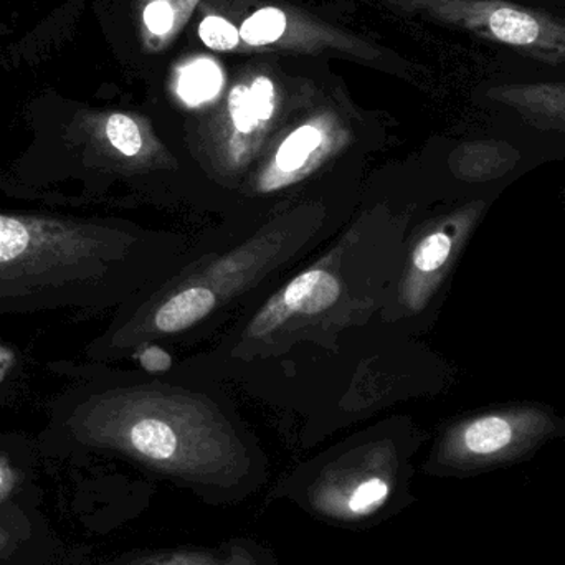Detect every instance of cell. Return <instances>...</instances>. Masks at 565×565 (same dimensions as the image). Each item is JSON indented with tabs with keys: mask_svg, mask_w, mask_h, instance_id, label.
Returning a JSON list of instances; mask_svg holds the SVG:
<instances>
[{
	"mask_svg": "<svg viewBox=\"0 0 565 565\" xmlns=\"http://www.w3.org/2000/svg\"><path fill=\"white\" fill-rule=\"evenodd\" d=\"M93 247L92 228L75 218L0 214V318L78 306Z\"/></svg>",
	"mask_w": 565,
	"mask_h": 565,
	"instance_id": "1",
	"label": "cell"
},
{
	"mask_svg": "<svg viewBox=\"0 0 565 565\" xmlns=\"http://www.w3.org/2000/svg\"><path fill=\"white\" fill-rule=\"evenodd\" d=\"M565 437V417L534 404L508 405L475 415L454 428L431 461L435 477H478L530 460Z\"/></svg>",
	"mask_w": 565,
	"mask_h": 565,
	"instance_id": "2",
	"label": "cell"
},
{
	"mask_svg": "<svg viewBox=\"0 0 565 565\" xmlns=\"http://www.w3.org/2000/svg\"><path fill=\"white\" fill-rule=\"evenodd\" d=\"M142 565H278L277 557L254 540H232L209 547H182Z\"/></svg>",
	"mask_w": 565,
	"mask_h": 565,
	"instance_id": "3",
	"label": "cell"
},
{
	"mask_svg": "<svg viewBox=\"0 0 565 565\" xmlns=\"http://www.w3.org/2000/svg\"><path fill=\"white\" fill-rule=\"evenodd\" d=\"M215 302L217 301L211 289L202 286L185 289L159 309L156 326L162 332H178L191 328L214 309Z\"/></svg>",
	"mask_w": 565,
	"mask_h": 565,
	"instance_id": "4",
	"label": "cell"
},
{
	"mask_svg": "<svg viewBox=\"0 0 565 565\" xmlns=\"http://www.w3.org/2000/svg\"><path fill=\"white\" fill-rule=\"evenodd\" d=\"M285 305L301 312H321L334 305L339 296V285L334 277L322 270L302 274L289 282L285 291Z\"/></svg>",
	"mask_w": 565,
	"mask_h": 565,
	"instance_id": "5",
	"label": "cell"
},
{
	"mask_svg": "<svg viewBox=\"0 0 565 565\" xmlns=\"http://www.w3.org/2000/svg\"><path fill=\"white\" fill-rule=\"evenodd\" d=\"M491 33L501 42L510 45H530L541 36V25L530 13L511 7L494 9L488 17Z\"/></svg>",
	"mask_w": 565,
	"mask_h": 565,
	"instance_id": "6",
	"label": "cell"
},
{
	"mask_svg": "<svg viewBox=\"0 0 565 565\" xmlns=\"http://www.w3.org/2000/svg\"><path fill=\"white\" fill-rule=\"evenodd\" d=\"M222 86V73L215 63L209 60L185 66L179 79V95L192 105L207 102L217 95Z\"/></svg>",
	"mask_w": 565,
	"mask_h": 565,
	"instance_id": "7",
	"label": "cell"
},
{
	"mask_svg": "<svg viewBox=\"0 0 565 565\" xmlns=\"http://www.w3.org/2000/svg\"><path fill=\"white\" fill-rule=\"evenodd\" d=\"M321 145V132L312 126H302L292 132L280 148L277 154L278 168L282 171H296L305 164L312 151Z\"/></svg>",
	"mask_w": 565,
	"mask_h": 565,
	"instance_id": "8",
	"label": "cell"
},
{
	"mask_svg": "<svg viewBox=\"0 0 565 565\" xmlns=\"http://www.w3.org/2000/svg\"><path fill=\"white\" fill-rule=\"evenodd\" d=\"M286 29V19L278 9H264L245 20L242 36L250 45H265L280 39Z\"/></svg>",
	"mask_w": 565,
	"mask_h": 565,
	"instance_id": "9",
	"label": "cell"
},
{
	"mask_svg": "<svg viewBox=\"0 0 565 565\" xmlns=\"http://www.w3.org/2000/svg\"><path fill=\"white\" fill-rule=\"evenodd\" d=\"M106 136H108V141L111 142L113 148L121 154L128 156V158H132L141 151V131L129 116L119 115V113L109 116L108 121H106Z\"/></svg>",
	"mask_w": 565,
	"mask_h": 565,
	"instance_id": "10",
	"label": "cell"
},
{
	"mask_svg": "<svg viewBox=\"0 0 565 565\" xmlns=\"http://www.w3.org/2000/svg\"><path fill=\"white\" fill-rule=\"evenodd\" d=\"M199 33L205 45L214 50H231L238 43L237 29L221 17H207Z\"/></svg>",
	"mask_w": 565,
	"mask_h": 565,
	"instance_id": "11",
	"label": "cell"
},
{
	"mask_svg": "<svg viewBox=\"0 0 565 565\" xmlns=\"http://www.w3.org/2000/svg\"><path fill=\"white\" fill-rule=\"evenodd\" d=\"M228 109H231L232 119H234L235 128L241 132L254 131L257 126V116L252 108L250 92L247 86H235L234 92L228 98Z\"/></svg>",
	"mask_w": 565,
	"mask_h": 565,
	"instance_id": "12",
	"label": "cell"
},
{
	"mask_svg": "<svg viewBox=\"0 0 565 565\" xmlns=\"http://www.w3.org/2000/svg\"><path fill=\"white\" fill-rule=\"evenodd\" d=\"M248 92H250L252 108L257 119L270 118L274 113V85L270 79L257 78Z\"/></svg>",
	"mask_w": 565,
	"mask_h": 565,
	"instance_id": "13",
	"label": "cell"
},
{
	"mask_svg": "<svg viewBox=\"0 0 565 565\" xmlns=\"http://www.w3.org/2000/svg\"><path fill=\"white\" fill-rule=\"evenodd\" d=\"M145 22L152 33L162 35L171 29L172 22H174V12L164 0H156V2L149 3L148 9H146Z\"/></svg>",
	"mask_w": 565,
	"mask_h": 565,
	"instance_id": "14",
	"label": "cell"
},
{
	"mask_svg": "<svg viewBox=\"0 0 565 565\" xmlns=\"http://www.w3.org/2000/svg\"><path fill=\"white\" fill-rule=\"evenodd\" d=\"M141 364L146 371L164 372L172 365L171 355L159 348H149L148 351L142 352Z\"/></svg>",
	"mask_w": 565,
	"mask_h": 565,
	"instance_id": "15",
	"label": "cell"
},
{
	"mask_svg": "<svg viewBox=\"0 0 565 565\" xmlns=\"http://www.w3.org/2000/svg\"><path fill=\"white\" fill-rule=\"evenodd\" d=\"M0 481H2V478H0Z\"/></svg>",
	"mask_w": 565,
	"mask_h": 565,
	"instance_id": "16",
	"label": "cell"
}]
</instances>
